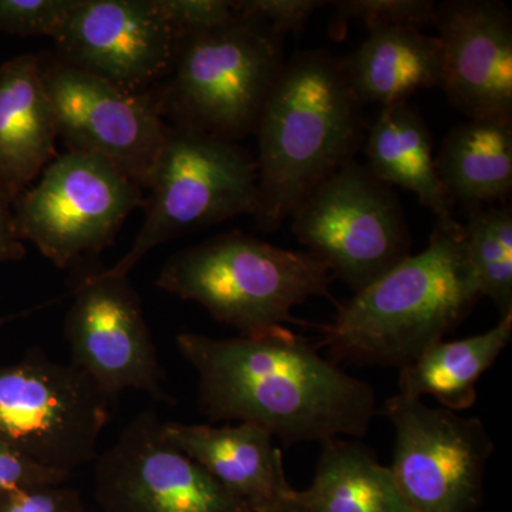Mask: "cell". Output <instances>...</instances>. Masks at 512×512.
Wrapping results in <instances>:
<instances>
[{"label": "cell", "instance_id": "1", "mask_svg": "<svg viewBox=\"0 0 512 512\" xmlns=\"http://www.w3.org/2000/svg\"><path fill=\"white\" fill-rule=\"evenodd\" d=\"M177 348L198 377L212 421L262 427L285 444L362 437L377 414L375 390L278 326L217 339L181 333Z\"/></svg>", "mask_w": 512, "mask_h": 512}, {"label": "cell", "instance_id": "2", "mask_svg": "<svg viewBox=\"0 0 512 512\" xmlns=\"http://www.w3.org/2000/svg\"><path fill=\"white\" fill-rule=\"evenodd\" d=\"M362 107L342 59L328 50H306L285 62L254 131V217L262 231L281 227L319 184L355 160L365 127Z\"/></svg>", "mask_w": 512, "mask_h": 512}, {"label": "cell", "instance_id": "3", "mask_svg": "<svg viewBox=\"0 0 512 512\" xmlns=\"http://www.w3.org/2000/svg\"><path fill=\"white\" fill-rule=\"evenodd\" d=\"M480 298L463 224H437L424 251L339 306L320 345L335 363L403 367L456 329Z\"/></svg>", "mask_w": 512, "mask_h": 512}, {"label": "cell", "instance_id": "4", "mask_svg": "<svg viewBox=\"0 0 512 512\" xmlns=\"http://www.w3.org/2000/svg\"><path fill=\"white\" fill-rule=\"evenodd\" d=\"M333 275L308 251L228 232L175 254L157 286L198 303L212 318L251 335L292 322L296 306L329 296Z\"/></svg>", "mask_w": 512, "mask_h": 512}, {"label": "cell", "instance_id": "5", "mask_svg": "<svg viewBox=\"0 0 512 512\" xmlns=\"http://www.w3.org/2000/svg\"><path fill=\"white\" fill-rule=\"evenodd\" d=\"M284 37L238 18L178 37L160 110L177 126L235 141L254 133L268 94L284 67Z\"/></svg>", "mask_w": 512, "mask_h": 512}, {"label": "cell", "instance_id": "6", "mask_svg": "<svg viewBox=\"0 0 512 512\" xmlns=\"http://www.w3.org/2000/svg\"><path fill=\"white\" fill-rule=\"evenodd\" d=\"M146 220L133 247L106 276H128L154 248L191 229L255 214L258 173L254 158L235 141L167 124L154 168Z\"/></svg>", "mask_w": 512, "mask_h": 512}, {"label": "cell", "instance_id": "7", "mask_svg": "<svg viewBox=\"0 0 512 512\" xmlns=\"http://www.w3.org/2000/svg\"><path fill=\"white\" fill-rule=\"evenodd\" d=\"M291 221L296 239L355 293L412 255L396 192L355 160L319 184Z\"/></svg>", "mask_w": 512, "mask_h": 512}, {"label": "cell", "instance_id": "8", "mask_svg": "<svg viewBox=\"0 0 512 512\" xmlns=\"http://www.w3.org/2000/svg\"><path fill=\"white\" fill-rule=\"evenodd\" d=\"M111 399L69 363L33 353L0 366V441L72 476L99 456Z\"/></svg>", "mask_w": 512, "mask_h": 512}, {"label": "cell", "instance_id": "9", "mask_svg": "<svg viewBox=\"0 0 512 512\" xmlns=\"http://www.w3.org/2000/svg\"><path fill=\"white\" fill-rule=\"evenodd\" d=\"M13 201L16 235L57 268L100 254L143 207V188L101 157L67 151Z\"/></svg>", "mask_w": 512, "mask_h": 512}, {"label": "cell", "instance_id": "10", "mask_svg": "<svg viewBox=\"0 0 512 512\" xmlns=\"http://www.w3.org/2000/svg\"><path fill=\"white\" fill-rule=\"evenodd\" d=\"M383 414L396 433L392 470L412 512H474L483 503L494 441L476 417H461L413 397H389Z\"/></svg>", "mask_w": 512, "mask_h": 512}, {"label": "cell", "instance_id": "11", "mask_svg": "<svg viewBox=\"0 0 512 512\" xmlns=\"http://www.w3.org/2000/svg\"><path fill=\"white\" fill-rule=\"evenodd\" d=\"M40 63L57 134L69 151L101 157L148 190L167 130L154 89L126 92L57 56Z\"/></svg>", "mask_w": 512, "mask_h": 512}, {"label": "cell", "instance_id": "12", "mask_svg": "<svg viewBox=\"0 0 512 512\" xmlns=\"http://www.w3.org/2000/svg\"><path fill=\"white\" fill-rule=\"evenodd\" d=\"M101 512H254L168 440L154 412L137 414L94 461Z\"/></svg>", "mask_w": 512, "mask_h": 512}, {"label": "cell", "instance_id": "13", "mask_svg": "<svg viewBox=\"0 0 512 512\" xmlns=\"http://www.w3.org/2000/svg\"><path fill=\"white\" fill-rule=\"evenodd\" d=\"M64 320L72 365L107 396L140 390L165 399L158 360L140 296L128 276H84Z\"/></svg>", "mask_w": 512, "mask_h": 512}, {"label": "cell", "instance_id": "14", "mask_svg": "<svg viewBox=\"0 0 512 512\" xmlns=\"http://www.w3.org/2000/svg\"><path fill=\"white\" fill-rule=\"evenodd\" d=\"M53 40L62 62L146 93L170 73L178 36L154 0H80Z\"/></svg>", "mask_w": 512, "mask_h": 512}, {"label": "cell", "instance_id": "15", "mask_svg": "<svg viewBox=\"0 0 512 512\" xmlns=\"http://www.w3.org/2000/svg\"><path fill=\"white\" fill-rule=\"evenodd\" d=\"M441 80L467 119L512 117V18L503 3L448 0L439 5Z\"/></svg>", "mask_w": 512, "mask_h": 512}, {"label": "cell", "instance_id": "16", "mask_svg": "<svg viewBox=\"0 0 512 512\" xmlns=\"http://www.w3.org/2000/svg\"><path fill=\"white\" fill-rule=\"evenodd\" d=\"M168 440L254 512L291 493L281 448L269 431L252 423L212 427L164 421Z\"/></svg>", "mask_w": 512, "mask_h": 512}, {"label": "cell", "instance_id": "17", "mask_svg": "<svg viewBox=\"0 0 512 512\" xmlns=\"http://www.w3.org/2000/svg\"><path fill=\"white\" fill-rule=\"evenodd\" d=\"M55 111L40 56L13 57L0 66V191L10 204L56 158Z\"/></svg>", "mask_w": 512, "mask_h": 512}, {"label": "cell", "instance_id": "18", "mask_svg": "<svg viewBox=\"0 0 512 512\" xmlns=\"http://www.w3.org/2000/svg\"><path fill=\"white\" fill-rule=\"evenodd\" d=\"M342 63L362 106H392L421 89L440 87L439 37L410 26L370 29L365 42Z\"/></svg>", "mask_w": 512, "mask_h": 512}, {"label": "cell", "instance_id": "19", "mask_svg": "<svg viewBox=\"0 0 512 512\" xmlns=\"http://www.w3.org/2000/svg\"><path fill=\"white\" fill-rule=\"evenodd\" d=\"M366 157L377 180L413 192L433 211L437 224H458L437 171L429 127L407 101L382 107L367 137Z\"/></svg>", "mask_w": 512, "mask_h": 512}, {"label": "cell", "instance_id": "20", "mask_svg": "<svg viewBox=\"0 0 512 512\" xmlns=\"http://www.w3.org/2000/svg\"><path fill=\"white\" fill-rule=\"evenodd\" d=\"M436 165L451 201L470 210L504 201L512 191V117L458 124L444 138Z\"/></svg>", "mask_w": 512, "mask_h": 512}, {"label": "cell", "instance_id": "21", "mask_svg": "<svg viewBox=\"0 0 512 512\" xmlns=\"http://www.w3.org/2000/svg\"><path fill=\"white\" fill-rule=\"evenodd\" d=\"M512 339V313L480 335L434 343L400 367L399 394L413 399L431 396L450 412L476 404L477 383L497 362Z\"/></svg>", "mask_w": 512, "mask_h": 512}, {"label": "cell", "instance_id": "22", "mask_svg": "<svg viewBox=\"0 0 512 512\" xmlns=\"http://www.w3.org/2000/svg\"><path fill=\"white\" fill-rule=\"evenodd\" d=\"M308 512H412L390 467L369 448L342 439L323 441L309 488L293 490Z\"/></svg>", "mask_w": 512, "mask_h": 512}, {"label": "cell", "instance_id": "23", "mask_svg": "<svg viewBox=\"0 0 512 512\" xmlns=\"http://www.w3.org/2000/svg\"><path fill=\"white\" fill-rule=\"evenodd\" d=\"M467 258L481 296L501 318L512 313V208L510 204L473 208L463 224Z\"/></svg>", "mask_w": 512, "mask_h": 512}, {"label": "cell", "instance_id": "24", "mask_svg": "<svg viewBox=\"0 0 512 512\" xmlns=\"http://www.w3.org/2000/svg\"><path fill=\"white\" fill-rule=\"evenodd\" d=\"M335 15L330 22V35L343 39L352 22H362L367 29L387 26L436 25L439 5L431 0H340L333 3Z\"/></svg>", "mask_w": 512, "mask_h": 512}, {"label": "cell", "instance_id": "25", "mask_svg": "<svg viewBox=\"0 0 512 512\" xmlns=\"http://www.w3.org/2000/svg\"><path fill=\"white\" fill-rule=\"evenodd\" d=\"M80 0H0V32L55 39Z\"/></svg>", "mask_w": 512, "mask_h": 512}, {"label": "cell", "instance_id": "26", "mask_svg": "<svg viewBox=\"0 0 512 512\" xmlns=\"http://www.w3.org/2000/svg\"><path fill=\"white\" fill-rule=\"evenodd\" d=\"M323 5L325 3L318 0H238L234 2V9L239 18L256 20L276 35L285 37L305 28Z\"/></svg>", "mask_w": 512, "mask_h": 512}, {"label": "cell", "instance_id": "27", "mask_svg": "<svg viewBox=\"0 0 512 512\" xmlns=\"http://www.w3.org/2000/svg\"><path fill=\"white\" fill-rule=\"evenodd\" d=\"M178 37L218 28L237 19L231 0H154Z\"/></svg>", "mask_w": 512, "mask_h": 512}, {"label": "cell", "instance_id": "28", "mask_svg": "<svg viewBox=\"0 0 512 512\" xmlns=\"http://www.w3.org/2000/svg\"><path fill=\"white\" fill-rule=\"evenodd\" d=\"M0 512H84L82 495L66 484L20 488L0 497Z\"/></svg>", "mask_w": 512, "mask_h": 512}, {"label": "cell", "instance_id": "29", "mask_svg": "<svg viewBox=\"0 0 512 512\" xmlns=\"http://www.w3.org/2000/svg\"><path fill=\"white\" fill-rule=\"evenodd\" d=\"M70 474L40 466L0 441V497L43 484H66Z\"/></svg>", "mask_w": 512, "mask_h": 512}, {"label": "cell", "instance_id": "30", "mask_svg": "<svg viewBox=\"0 0 512 512\" xmlns=\"http://www.w3.org/2000/svg\"><path fill=\"white\" fill-rule=\"evenodd\" d=\"M25 254L23 242L16 235L12 204L0 191V264L19 261Z\"/></svg>", "mask_w": 512, "mask_h": 512}, {"label": "cell", "instance_id": "31", "mask_svg": "<svg viewBox=\"0 0 512 512\" xmlns=\"http://www.w3.org/2000/svg\"><path fill=\"white\" fill-rule=\"evenodd\" d=\"M259 512H308L305 508L302 507L298 501L293 497V488L291 493L286 495V497L279 500L278 503L269 505L268 508Z\"/></svg>", "mask_w": 512, "mask_h": 512}]
</instances>
